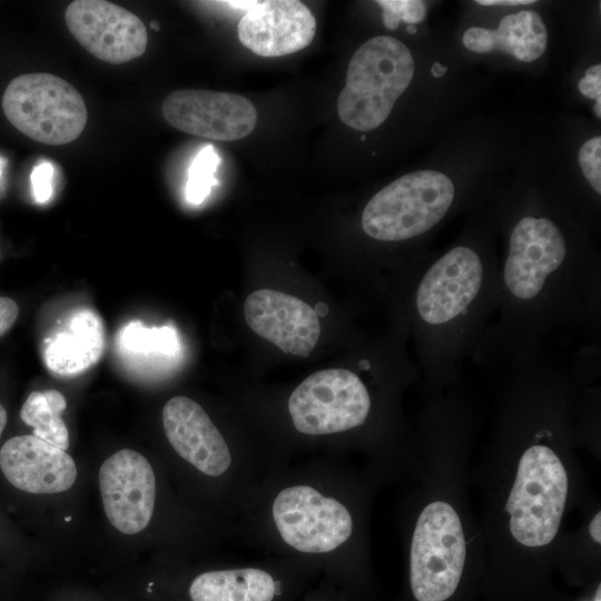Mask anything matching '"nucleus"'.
Listing matches in <instances>:
<instances>
[{
  "label": "nucleus",
  "instance_id": "obj_24",
  "mask_svg": "<svg viewBox=\"0 0 601 601\" xmlns=\"http://www.w3.org/2000/svg\"><path fill=\"white\" fill-rule=\"evenodd\" d=\"M578 159L591 187L601 194V137L595 136L587 140L580 148Z\"/></svg>",
  "mask_w": 601,
  "mask_h": 601
},
{
  "label": "nucleus",
  "instance_id": "obj_7",
  "mask_svg": "<svg viewBox=\"0 0 601 601\" xmlns=\"http://www.w3.org/2000/svg\"><path fill=\"white\" fill-rule=\"evenodd\" d=\"M465 562L461 520L445 502L420 514L410 551V582L417 601H444L456 590Z\"/></svg>",
  "mask_w": 601,
  "mask_h": 601
},
{
  "label": "nucleus",
  "instance_id": "obj_11",
  "mask_svg": "<svg viewBox=\"0 0 601 601\" xmlns=\"http://www.w3.org/2000/svg\"><path fill=\"white\" fill-rule=\"evenodd\" d=\"M106 515L125 534L141 532L149 524L156 501V476L149 461L132 450H120L99 471Z\"/></svg>",
  "mask_w": 601,
  "mask_h": 601
},
{
  "label": "nucleus",
  "instance_id": "obj_31",
  "mask_svg": "<svg viewBox=\"0 0 601 601\" xmlns=\"http://www.w3.org/2000/svg\"><path fill=\"white\" fill-rule=\"evenodd\" d=\"M446 71V68L440 63H434L432 67V73L436 77H441Z\"/></svg>",
  "mask_w": 601,
  "mask_h": 601
},
{
  "label": "nucleus",
  "instance_id": "obj_17",
  "mask_svg": "<svg viewBox=\"0 0 601 601\" xmlns=\"http://www.w3.org/2000/svg\"><path fill=\"white\" fill-rule=\"evenodd\" d=\"M105 347L100 316L82 307L73 311L43 342L42 357L48 370L60 376L77 375L93 366Z\"/></svg>",
  "mask_w": 601,
  "mask_h": 601
},
{
  "label": "nucleus",
  "instance_id": "obj_15",
  "mask_svg": "<svg viewBox=\"0 0 601 601\" xmlns=\"http://www.w3.org/2000/svg\"><path fill=\"white\" fill-rule=\"evenodd\" d=\"M315 33V17L297 0L255 1L237 24L240 43L266 58L299 51L311 45Z\"/></svg>",
  "mask_w": 601,
  "mask_h": 601
},
{
  "label": "nucleus",
  "instance_id": "obj_9",
  "mask_svg": "<svg viewBox=\"0 0 601 601\" xmlns=\"http://www.w3.org/2000/svg\"><path fill=\"white\" fill-rule=\"evenodd\" d=\"M161 112L171 127L183 132L221 141L245 138L257 124L255 106L231 92L177 90L165 98Z\"/></svg>",
  "mask_w": 601,
  "mask_h": 601
},
{
  "label": "nucleus",
  "instance_id": "obj_13",
  "mask_svg": "<svg viewBox=\"0 0 601 601\" xmlns=\"http://www.w3.org/2000/svg\"><path fill=\"white\" fill-rule=\"evenodd\" d=\"M483 280L480 256L457 246L425 273L416 292V309L430 325H444L460 316L477 296Z\"/></svg>",
  "mask_w": 601,
  "mask_h": 601
},
{
  "label": "nucleus",
  "instance_id": "obj_28",
  "mask_svg": "<svg viewBox=\"0 0 601 601\" xmlns=\"http://www.w3.org/2000/svg\"><path fill=\"white\" fill-rule=\"evenodd\" d=\"M533 0H477L482 6H521L533 3Z\"/></svg>",
  "mask_w": 601,
  "mask_h": 601
},
{
  "label": "nucleus",
  "instance_id": "obj_32",
  "mask_svg": "<svg viewBox=\"0 0 601 601\" xmlns=\"http://www.w3.org/2000/svg\"><path fill=\"white\" fill-rule=\"evenodd\" d=\"M150 28L158 31L160 29V26H159V23L157 21H151L150 22Z\"/></svg>",
  "mask_w": 601,
  "mask_h": 601
},
{
  "label": "nucleus",
  "instance_id": "obj_6",
  "mask_svg": "<svg viewBox=\"0 0 601 601\" xmlns=\"http://www.w3.org/2000/svg\"><path fill=\"white\" fill-rule=\"evenodd\" d=\"M568 495V475L548 446L533 445L522 455L506 502L514 539L526 546H543L558 533Z\"/></svg>",
  "mask_w": 601,
  "mask_h": 601
},
{
  "label": "nucleus",
  "instance_id": "obj_1",
  "mask_svg": "<svg viewBox=\"0 0 601 601\" xmlns=\"http://www.w3.org/2000/svg\"><path fill=\"white\" fill-rule=\"evenodd\" d=\"M354 531V515L339 494L329 459L274 466L234 530L260 552L323 564L345 550Z\"/></svg>",
  "mask_w": 601,
  "mask_h": 601
},
{
  "label": "nucleus",
  "instance_id": "obj_2",
  "mask_svg": "<svg viewBox=\"0 0 601 601\" xmlns=\"http://www.w3.org/2000/svg\"><path fill=\"white\" fill-rule=\"evenodd\" d=\"M161 421L168 443L183 461L204 476L225 482L239 519L276 464L267 456L233 450L203 406L187 396L169 398Z\"/></svg>",
  "mask_w": 601,
  "mask_h": 601
},
{
  "label": "nucleus",
  "instance_id": "obj_20",
  "mask_svg": "<svg viewBox=\"0 0 601 601\" xmlns=\"http://www.w3.org/2000/svg\"><path fill=\"white\" fill-rule=\"evenodd\" d=\"M118 354L135 368L154 365L156 358L174 356L178 348L171 327H147L140 321L124 325L116 337Z\"/></svg>",
  "mask_w": 601,
  "mask_h": 601
},
{
  "label": "nucleus",
  "instance_id": "obj_3",
  "mask_svg": "<svg viewBox=\"0 0 601 601\" xmlns=\"http://www.w3.org/2000/svg\"><path fill=\"white\" fill-rule=\"evenodd\" d=\"M414 60L408 48L390 36L367 40L349 60L337 114L348 127L368 131L381 126L410 86Z\"/></svg>",
  "mask_w": 601,
  "mask_h": 601
},
{
  "label": "nucleus",
  "instance_id": "obj_29",
  "mask_svg": "<svg viewBox=\"0 0 601 601\" xmlns=\"http://www.w3.org/2000/svg\"><path fill=\"white\" fill-rule=\"evenodd\" d=\"M590 534L592 539L600 543L601 542V514L598 513L592 519L590 526H589Z\"/></svg>",
  "mask_w": 601,
  "mask_h": 601
},
{
  "label": "nucleus",
  "instance_id": "obj_26",
  "mask_svg": "<svg viewBox=\"0 0 601 601\" xmlns=\"http://www.w3.org/2000/svg\"><path fill=\"white\" fill-rule=\"evenodd\" d=\"M579 90L580 92L593 99L595 101L594 105V114L598 118L601 117V66L595 65L590 67L587 71L584 77L579 82Z\"/></svg>",
  "mask_w": 601,
  "mask_h": 601
},
{
  "label": "nucleus",
  "instance_id": "obj_36",
  "mask_svg": "<svg viewBox=\"0 0 601 601\" xmlns=\"http://www.w3.org/2000/svg\"><path fill=\"white\" fill-rule=\"evenodd\" d=\"M309 601H316V600H309Z\"/></svg>",
  "mask_w": 601,
  "mask_h": 601
},
{
  "label": "nucleus",
  "instance_id": "obj_16",
  "mask_svg": "<svg viewBox=\"0 0 601 601\" xmlns=\"http://www.w3.org/2000/svg\"><path fill=\"white\" fill-rule=\"evenodd\" d=\"M0 469L13 486L33 494L63 492L77 477L72 457L35 435L9 439L0 450Z\"/></svg>",
  "mask_w": 601,
  "mask_h": 601
},
{
  "label": "nucleus",
  "instance_id": "obj_8",
  "mask_svg": "<svg viewBox=\"0 0 601 601\" xmlns=\"http://www.w3.org/2000/svg\"><path fill=\"white\" fill-rule=\"evenodd\" d=\"M372 401L363 381L352 371H317L290 393L287 411L297 433L322 437L363 425Z\"/></svg>",
  "mask_w": 601,
  "mask_h": 601
},
{
  "label": "nucleus",
  "instance_id": "obj_19",
  "mask_svg": "<svg viewBox=\"0 0 601 601\" xmlns=\"http://www.w3.org/2000/svg\"><path fill=\"white\" fill-rule=\"evenodd\" d=\"M462 40L473 52L502 51L531 62L544 52L548 33L536 11L523 10L505 16L495 30L472 27L465 31Z\"/></svg>",
  "mask_w": 601,
  "mask_h": 601
},
{
  "label": "nucleus",
  "instance_id": "obj_14",
  "mask_svg": "<svg viewBox=\"0 0 601 601\" xmlns=\"http://www.w3.org/2000/svg\"><path fill=\"white\" fill-rule=\"evenodd\" d=\"M248 326L286 354L307 357L316 346L321 324L307 303L275 289H258L244 303Z\"/></svg>",
  "mask_w": 601,
  "mask_h": 601
},
{
  "label": "nucleus",
  "instance_id": "obj_23",
  "mask_svg": "<svg viewBox=\"0 0 601 601\" xmlns=\"http://www.w3.org/2000/svg\"><path fill=\"white\" fill-rule=\"evenodd\" d=\"M383 9V22L387 29H396L401 21L417 23L425 18L426 6L418 0H378Z\"/></svg>",
  "mask_w": 601,
  "mask_h": 601
},
{
  "label": "nucleus",
  "instance_id": "obj_4",
  "mask_svg": "<svg viewBox=\"0 0 601 601\" xmlns=\"http://www.w3.org/2000/svg\"><path fill=\"white\" fill-rule=\"evenodd\" d=\"M7 119L27 137L46 145H66L87 124V107L79 91L51 73H26L12 79L2 96Z\"/></svg>",
  "mask_w": 601,
  "mask_h": 601
},
{
  "label": "nucleus",
  "instance_id": "obj_12",
  "mask_svg": "<svg viewBox=\"0 0 601 601\" xmlns=\"http://www.w3.org/2000/svg\"><path fill=\"white\" fill-rule=\"evenodd\" d=\"M566 244L549 218L528 216L513 228L504 264V283L518 299L536 297L545 280L563 263Z\"/></svg>",
  "mask_w": 601,
  "mask_h": 601
},
{
  "label": "nucleus",
  "instance_id": "obj_34",
  "mask_svg": "<svg viewBox=\"0 0 601 601\" xmlns=\"http://www.w3.org/2000/svg\"><path fill=\"white\" fill-rule=\"evenodd\" d=\"M65 520H66V521H70V520H71V518H70V516H68V518H66Z\"/></svg>",
  "mask_w": 601,
  "mask_h": 601
},
{
  "label": "nucleus",
  "instance_id": "obj_30",
  "mask_svg": "<svg viewBox=\"0 0 601 601\" xmlns=\"http://www.w3.org/2000/svg\"><path fill=\"white\" fill-rule=\"evenodd\" d=\"M7 420H8V416H7V411L6 408L3 407L2 404H0V437H1V434L7 425Z\"/></svg>",
  "mask_w": 601,
  "mask_h": 601
},
{
  "label": "nucleus",
  "instance_id": "obj_37",
  "mask_svg": "<svg viewBox=\"0 0 601 601\" xmlns=\"http://www.w3.org/2000/svg\"><path fill=\"white\" fill-rule=\"evenodd\" d=\"M0 257H1V253H0Z\"/></svg>",
  "mask_w": 601,
  "mask_h": 601
},
{
  "label": "nucleus",
  "instance_id": "obj_10",
  "mask_svg": "<svg viewBox=\"0 0 601 601\" xmlns=\"http://www.w3.org/2000/svg\"><path fill=\"white\" fill-rule=\"evenodd\" d=\"M67 27L93 57L112 65L144 55L147 29L135 13L104 0H76L66 9Z\"/></svg>",
  "mask_w": 601,
  "mask_h": 601
},
{
  "label": "nucleus",
  "instance_id": "obj_35",
  "mask_svg": "<svg viewBox=\"0 0 601 601\" xmlns=\"http://www.w3.org/2000/svg\"><path fill=\"white\" fill-rule=\"evenodd\" d=\"M0 175H1V160H0Z\"/></svg>",
  "mask_w": 601,
  "mask_h": 601
},
{
  "label": "nucleus",
  "instance_id": "obj_27",
  "mask_svg": "<svg viewBox=\"0 0 601 601\" xmlns=\"http://www.w3.org/2000/svg\"><path fill=\"white\" fill-rule=\"evenodd\" d=\"M18 316V304L12 298L0 296V337L13 326Z\"/></svg>",
  "mask_w": 601,
  "mask_h": 601
},
{
  "label": "nucleus",
  "instance_id": "obj_33",
  "mask_svg": "<svg viewBox=\"0 0 601 601\" xmlns=\"http://www.w3.org/2000/svg\"><path fill=\"white\" fill-rule=\"evenodd\" d=\"M407 31L411 32V33H414L416 31V29L414 27H408Z\"/></svg>",
  "mask_w": 601,
  "mask_h": 601
},
{
  "label": "nucleus",
  "instance_id": "obj_22",
  "mask_svg": "<svg viewBox=\"0 0 601 601\" xmlns=\"http://www.w3.org/2000/svg\"><path fill=\"white\" fill-rule=\"evenodd\" d=\"M220 162L213 146L207 145L194 158L186 184V198L193 204H200L217 183L215 173Z\"/></svg>",
  "mask_w": 601,
  "mask_h": 601
},
{
  "label": "nucleus",
  "instance_id": "obj_18",
  "mask_svg": "<svg viewBox=\"0 0 601 601\" xmlns=\"http://www.w3.org/2000/svg\"><path fill=\"white\" fill-rule=\"evenodd\" d=\"M283 582L265 564H242L205 571L194 578L190 601H275Z\"/></svg>",
  "mask_w": 601,
  "mask_h": 601
},
{
  "label": "nucleus",
  "instance_id": "obj_25",
  "mask_svg": "<svg viewBox=\"0 0 601 601\" xmlns=\"http://www.w3.org/2000/svg\"><path fill=\"white\" fill-rule=\"evenodd\" d=\"M53 167L50 162L37 165L31 173L32 193L38 203H46L52 194Z\"/></svg>",
  "mask_w": 601,
  "mask_h": 601
},
{
  "label": "nucleus",
  "instance_id": "obj_21",
  "mask_svg": "<svg viewBox=\"0 0 601 601\" xmlns=\"http://www.w3.org/2000/svg\"><path fill=\"white\" fill-rule=\"evenodd\" d=\"M66 406V398L60 392L36 391L24 401L20 417L33 428L32 435L66 451L69 447V433L61 418Z\"/></svg>",
  "mask_w": 601,
  "mask_h": 601
},
{
  "label": "nucleus",
  "instance_id": "obj_5",
  "mask_svg": "<svg viewBox=\"0 0 601 601\" xmlns=\"http://www.w3.org/2000/svg\"><path fill=\"white\" fill-rule=\"evenodd\" d=\"M454 199L452 180L440 171L406 174L376 193L362 214L363 230L382 242L418 236L436 225Z\"/></svg>",
  "mask_w": 601,
  "mask_h": 601
}]
</instances>
